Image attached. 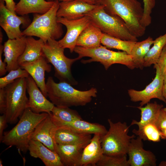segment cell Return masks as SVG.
Listing matches in <instances>:
<instances>
[{"mask_svg": "<svg viewBox=\"0 0 166 166\" xmlns=\"http://www.w3.org/2000/svg\"><path fill=\"white\" fill-rule=\"evenodd\" d=\"M48 97L56 106L70 107L83 106L91 102L93 97H96V88L86 91H80L74 88L70 84L64 82H55L49 76L46 82Z\"/></svg>", "mask_w": 166, "mask_h": 166, "instance_id": "1", "label": "cell"}, {"mask_svg": "<svg viewBox=\"0 0 166 166\" xmlns=\"http://www.w3.org/2000/svg\"><path fill=\"white\" fill-rule=\"evenodd\" d=\"M49 114L46 113H36L27 108L16 125L4 133L1 142L9 146H14L19 151L26 153L33 132Z\"/></svg>", "mask_w": 166, "mask_h": 166, "instance_id": "2", "label": "cell"}, {"mask_svg": "<svg viewBox=\"0 0 166 166\" xmlns=\"http://www.w3.org/2000/svg\"><path fill=\"white\" fill-rule=\"evenodd\" d=\"M105 11L112 15H117L125 22L131 33L136 38L142 36L146 28L140 24L144 8L137 0H97Z\"/></svg>", "mask_w": 166, "mask_h": 166, "instance_id": "3", "label": "cell"}, {"mask_svg": "<svg viewBox=\"0 0 166 166\" xmlns=\"http://www.w3.org/2000/svg\"><path fill=\"white\" fill-rule=\"evenodd\" d=\"M59 1L56 0L52 7L46 13L33 14L32 22L22 32L23 36H36L46 43L49 39L57 40L62 36V25L57 21V13Z\"/></svg>", "mask_w": 166, "mask_h": 166, "instance_id": "4", "label": "cell"}, {"mask_svg": "<svg viewBox=\"0 0 166 166\" xmlns=\"http://www.w3.org/2000/svg\"><path fill=\"white\" fill-rule=\"evenodd\" d=\"M108 122L109 129L101 139L104 154L117 156L127 155L131 140L136 135H128L129 126L125 122H114L109 119Z\"/></svg>", "mask_w": 166, "mask_h": 166, "instance_id": "5", "label": "cell"}, {"mask_svg": "<svg viewBox=\"0 0 166 166\" xmlns=\"http://www.w3.org/2000/svg\"><path fill=\"white\" fill-rule=\"evenodd\" d=\"M85 15L103 33L124 40L137 42V38L131 33L123 20L118 16L108 14L103 5L99 4Z\"/></svg>", "mask_w": 166, "mask_h": 166, "instance_id": "6", "label": "cell"}, {"mask_svg": "<svg viewBox=\"0 0 166 166\" xmlns=\"http://www.w3.org/2000/svg\"><path fill=\"white\" fill-rule=\"evenodd\" d=\"M64 49L59 45L58 41L49 39L43 47V56L48 63L54 66V76L61 82L68 83L72 85L77 84L73 77L71 71L72 65L80 59L77 57L74 58L67 57L64 53Z\"/></svg>", "mask_w": 166, "mask_h": 166, "instance_id": "7", "label": "cell"}, {"mask_svg": "<svg viewBox=\"0 0 166 166\" xmlns=\"http://www.w3.org/2000/svg\"><path fill=\"white\" fill-rule=\"evenodd\" d=\"M74 51L78 54L80 59L84 57L90 58L83 60L84 64L92 62H100L107 70L112 65L119 64L125 65L132 69L136 68L131 55L124 51H115L110 50L104 46L101 45L93 48H88L76 46Z\"/></svg>", "mask_w": 166, "mask_h": 166, "instance_id": "8", "label": "cell"}, {"mask_svg": "<svg viewBox=\"0 0 166 166\" xmlns=\"http://www.w3.org/2000/svg\"><path fill=\"white\" fill-rule=\"evenodd\" d=\"M6 98L5 114L8 123H17L27 108L26 78H20L4 88Z\"/></svg>", "mask_w": 166, "mask_h": 166, "instance_id": "9", "label": "cell"}, {"mask_svg": "<svg viewBox=\"0 0 166 166\" xmlns=\"http://www.w3.org/2000/svg\"><path fill=\"white\" fill-rule=\"evenodd\" d=\"M154 68L156 69L155 77L144 89L140 91L134 89L128 90L131 100L134 102L140 101V106L146 105L153 98L158 99L166 104V100L162 93L164 75L156 63L154 64Z\"/></svg>", "mask_w": 166, "mask_h": 166, "instance_id": "10", "label": "cell"}, {"mask_svg": "<svg viewBox=\"0 0 166 166\" xmlns=\"http://www.w3.org/2000/svg\"><path fill=\"white\" fill-rule=\"evenodd\" d=\"M57 21L64 25L67 31L64 37L58 41L59 45L65 49L68 48L71 53L74 51L76 46L77 38L84 29L90 23L87 16L78 19L68 20L62 17H57Z\"/></svg>", "mask_w": 166, "mask_h": 166, "instance_id": "11", "label": "cell"}, {"mask_svg": "<svg viewBox=\"0 0 166 166\" xmlns=\"http://www.w3.org/2000/svg\"><path fill=\"white\" fill-rule=\"evenodd\" d=\"M4 0H0V26L9 39L21 38L23 36L20 29L22 24L26 25L30 22L25 15L18 16L10 10L4 4Z\"/></svg>", "mask_w": 166, "mask_h": 166, "instance_id": "12", "label": "cell"}, {"mask_svg": "<svg viewBox=\"0 0 166 166\" xmlns=\"http://www.w3.org/2000/svg\"><path fill=\"white\" fill-rule=\"evenodd\" d=\"M142 140L138 136L131 140L127 153L130 166H156L155 156L150 151L144 149Z\"/></svg>", "mask_w": 166, "mask_h": 166, "instance_id": "13", "label": "cell"}, {"mask_svg": "<svg viewBox=\"0 0 166 166\" xmlns=\"http://www.w3.org/2000/svg\"><path fill=\"white\" fill-rule=\"evenodd\" d=\"M26 80L29 96L27 108L36 113H51L55 105L46 99L31 76L30 75Z\"/></svg>", "mask_w": 166, "mask_h": 166, "instance_id": "14", "label": "cell"}, {"mask_svg": "<svg viewBox=\"0 0 166 166\" xmlns=\"http://www.w3.org/2000/svg\"><path fill=\"white\" fill-rule=\"evenodd\" d=\"M57 13V17L68 20H75L85 16L96 8L99 4L93 5L78 0L60 2Z\"/></svg>", "mask_w": 166, "mask_h": 166, "instance_id": "15", "label": "cell"}, {"mask_svg": "<svg viewBox=\"0 0 166 166\" xmlns=\"http://www.w3.org/2000/svg\"><path fill=\"white\" fill-rule=\"evenodd\" d=\"M57 126L51 113L36 127L31 136V139L39 141L51 150L56 152L57 144L55 139Z\"/></svg>", "mask_w": 166, "mask_h": 166, "instance_id": "16", "label": "cell"}, {"mask_svg": "<svg viewBox=\"0 0 166 166\" xmlns=\"http://www.w3.org/2000/svg\"><path fill=\"white\" fill-rule=\"evenodd\" d=\"M19 66L28 72L44 95L48 97L45 74V72L49 73L51 71V66L45 57L42 56L34 61L23 63Z\"/></svg>", "mask_w": 166, "mask_h": 166, "instance_id": "17", "label": "cell"}, {"mask_svg": "<svg viewBox=\"0 0 166 166\" xmlns=\"http://www.w3.org/2000/svg\"><path fill=\"white\" fill-rule=\"evenodd\" d=\"M26 38L25 36H23L17 39H9L4 43V61L6 64L8 72L16 69L20 67L18 60L24 51L26 46Z\"/></svg>", "mask_w": 166, "mask_h": 166, "instance_id": "18", "label": "cell"}, {"mask_svg": "<svg viewBox=\"0 0 166 166\" xmlns=\"http://www.w3.org/2000/svg\"><path fill=\"white\" fill-rule=\"evenodd\" d=\"M90 140L74 144H57L56 152L63 166H80L83 150Z\"/></svg>", "mask_w": 166, "mask_h": 166, "instance_id": "19", "label": "cell"}, {"mask_svg": "<svg viewBox=\"0 0 166 166\" xmlns=\"http://www.w3.org/2000/svg\"><path fill=\"white\" fill-rule=\"evenodd\" d=\"M28 150L31 156L40 159L46 166H63L57 153L39 141L31 139Z\"/></svg>", "mask_w": 166, "mask_h": 166, "instance_id": "20", "label": "cell"}, {"mask_svg": "<svg viewBox=\"0 0 166 166\" xmlns=\"http://www.w3.org/2000/svg\"><path fill=\"white\" fill-rule=\"evenodd\" d=\"M101 136L94 134L90 142L84 148L80 166H96L104 155L101 144Z\"/></svg>", "mask_w": 166, "mask_h": 166, "instance_id": "21", "label": "cell"}, {"mask_svg": "<svg viewBox=\"0 0 166 166\" xmlns=\"http://www.w3.org/2000/svg\"><path fill=\"white\" fill-rule=\"evenodd\" d=\"M51 114L53 119L57 126H65L77 132L91 134H98L102 136L107 131L104 125L98 123L87 122L82 119L68 122H63L56 119L51 113Z\"/></svg>", "mask_w": 166, "mask_h": 166, "instance_id": "22", "label": "cell"}, {"mask_svg": "<svg viewBox=\"0 0 166 166\" xmlns=\"http://www.w3.org/2000/svg\"><path fill=\"white\" fill-rule=\"evenodd\" d=\"M54 1L46 0H20L16 5V14L24 16L30 13L43 14L53 6Z\"/></svg>", "mask_w": 166, "mask_h": 166, "instance_id": "23", "label": "cell"}, {"mask_svg": "<svg viewBox=\"0 0 166 166\" xmlns=\"http://www.w3.org/2000/svg\"><path fill=\"white\" fill-rule=\"evenodd\" d=\"M103 33L91 21L78 37L76 46L93 48L100 45Z\"/></svg>", "mask_w": 166, "mask_h": 166, "instance_id": "24", "label": "cell"}, {"mask_svg": "<svg viewBox=\"0 0 166 166\" xmlns=\"http://www.w3.org/2000/svg\"><path fill=\"white\" fill-rule=\"evenodd\" d=\"M91 135L77 132L67 127L60 126H57L56 130L55 139L58 144H74L90 140Z\"/></svg>", "mask_w": 166, "mask_h": 166, "instance_id": "25", "label": "cell"}, {"mask_svg": "<svg viewBox=\"0 0 166 166\" xmlns=\"http://www.w3.org/2000/svg\"><path fill=\"white\" fill-rule=\"evenodd\" d=\"M45 44L41 38L36 40L32 36L26 37L24 51L18 60L19 65L24 62L34 61L43 56L42 50Z\"/></svg>", "mask_w": 166, "mask_h": 166, "instance_id": "26", "label": "cell"}, {"mask_svg": "<svg viewBox=\"0 0 166 166\" xmlns=\"http://www.w3.org/2000/svg\"><path fill=\"white\" fill-rule=\"evenodd\" d=\"M164 107L163 105L158 104L156 102L148 103L144 107L137 108L141 111V117L139 121L133 120L130 126L135 124L140 129L145 125L151 123H155L160 109Z\"/></svg>", "mask_w": 166, "mask_h": 166, "instance_id": "27", "label": "cell"}, {"mask_svg": "<svg viewBox=\"0 0 166 166\" xmlns=\"http://www.w3.org/2000/svg\"><path fill=\"white\" fill-rule=\"evenodd\" d=\"M153 42V38L150 36H149L145 40L141 42H136L131 53L136 68L142 69L144 67V57Z\"/></svg>", "mask_w": 166, "mask_h": 166, "instance_id": "28", "label": "cell"}, {"mask_svg": "<svg viewBox=\"0 0 166 166\" xmlns=\"http://www.w3.org/2000/svg\"><path fill=\"white\" fill-rule=\"evenodd\" d=\"M136 42L123 40L104 33L101 40V44L107 48L121 50L130 55Z\"/></svg>", "mask_w": 166, "mask_h": 166, "instance_id": "29", "label": "cell"}, {"mask_svg": "<svg viewBox=\"0 0 166 166\" xmlns=\"http://www.w3.org/2000/svg\"><path fill=\"white\" fill-rule=\"evenodd\" d=\"M153 44V46L144 57V67H149L152 64L156 63L164 47L166 45V33L156 38L154 40Z\"/></svg>", "mask_w": 166, "mask_h": 166, "instance_id": "30", "label": "cell"}, {"mask_svg": "<svg viewBox=\"0 0 166 166\" xmlns=\"http://www.w3.org/2000/svg\"><path fill=\"white\" fill-rule=\"evenodd\" d=\"M132 132L143 140L157 142L161 139L160 130L153 123L148 124L140 129H133Z\"/></svg>", "mask_w": 166, "mask_h": 166, "instance_id": "31", "label": "cell"}, {"mask_svg": "<svg viewBox=\"0 0 166 166\" xmlns=\"http://www.w3.org/2000/svg\"><path fill=\"white\" fill-rule=\"evenodd\" d=\"M51 113L54 118L63 122H68L82 119L77 112L68 107L55 105Z\"/></svg>", "mask_w": 166, "mask_h": 166, "instance_id": "32", "label": "cell"}, {"mask_svg": "<svg viewBox=\"0 0 166 166\" xmlns=\"http://www.w3.org/2000/svg\"><path fill=\"white\" fill-rule=\"evenodd\" d=\"M96 166H130L127 155L121 156H112L104 154Z\"/></svg>", "mask_w": 166, "mask_h": 166, "instance_id": "33", "label": "cell"}, {"mask_svg": "<svg viewBox=\"0 0 166 166\" xmlns=\"http://www.w3.org/2000/svg\"><path fill=\"white\" fill-rule=\"evenodd\" d=\"M30 76L28 72L20 67L18 69L12 70L6 76L0 78V89L3 88L12 83L16 79L27 78Z\"/></svg>", "mask_w": 166, "mask_h": 166, "instance_id": "34", "label": "cell"}, {"mask_svg": "<svg viewBox=\"0 0 166 166\" xmlns=\"http://www.w3.org/2000/svg\"><path fill=\"white\" fill-rule=\"evenodd\" d=\"M144 3V13L140 21L141 25L146 28L151 23V14L156 4L155 0H143Z\"/></svg>", "mask_w": 166, "mask_h": 166, "instance_id": "35", "label": "cell"}, {"mask_svg": "<svg viewBox=\"0 0 166 166\" xmlns=\"http://www.w3.org/2000/svg\"><path fill=\"white\" fill-rule=\"evenodd\" d=\"M155 124L160 131L166 128V107L160 109Z\"/></svg>", "mask_w": 166, "mask_h": 166, "instance_id": "36", "label": "cell"}, {"mask_svg": "<svg viewBox=\"0 0 166 166\" xmlns=\"http://www.w3.org/2000/svg\"><path fill=\"white\" fill-rule=\"evenodd\" d=\"M156 64L164 75L166 73V45L164 47Z\"/></svg>", "mask_w": 166, "mask_h": 166, "instance_id": "37", "label": "cell"}, {"mask_svg": "<svg viewBox=\"0 0 166 166\" xmlns=\"http://www.w3.org/2000/svg\"><path fill=\"white\" fill-rule=\"evenodd\" d=\"M6 107V98L4 88L0 89V113L4 114Z\"/></svg>", "mask_w": 166, "mask_h": 166, "instance_id": "38", "label": "cell"}, {"mask_svg": "<svg viewBox=\"0 0 166 166\" xmlns=\"http://www.w3.org/2000/svg\"><path fill=\"white\" fill-rule=\"evenodd\" d=\"M4 46L0 44V76H2L4 75L6 72V64L3 61L2 59V54L3 52Z\"/></svg>", "mask_w": 166, "mask_h": 166, "instance_id": "39", "label": "cell"}, {"mask_svg": "<svg viewBox=\"0 0 166 166\" xmlns=\"http://www.w3.org/2000/svg\"><path fill=\"white\" fill-rule=\"evenodd\" d=\"M8 123L5 114L0 116V141L1 142L4 134V130L6 128Z\"/></svg>", "mask_w": 166, "mask_h": 166, "instance_id": "40", "label": "cell"}, {"mask_svg": "<svg viewBox=\"0 0 166 166\" xmlns=\"http://www.w3.org/2000/svg\"><path fill=\"white\" fill-rule=\"evenodd\" d=\"M6 7L13 13L17 14L15 10L16 3L14 0H4Z\"/></svg>", "mask_w": 166, "mask_h": 166, "instance_id": "41", "label": "cell"}, {"mask_svg": "<svg viewBox=\"0 0 166 166\" xmlns=\"http://www.w3.org/2000/svg\"><path fill=\"white\" fill-rule=\"evenodd\" d=\"M162 93L163 96L166 100V73L163 75V85Z\"/></svg>", "mask_w": 166, "mask_h": 166, "instance_id": "42", "label": "cell"}, {"mask_svg": "<svg viewBox=\"0 0 166 166\" xmlns=\"http://www.w3.org/2000/svg\"><path fill=\"white\" fill-rule=\"evenodd\" d=\"M71 0H59V2H62L63 1H69ZM93 5H96L98 4V0H78Z\"/></svg>", "mask_w": 166, "mask_h": 166, "instance_id": "43", "label": "cell"}, {"mask_svg": "<svg viewBox=\"0 0 166 166\" xmlns=\"http://www.w3.org/2000/svg\"><path fill=\"white\" fill-rule=\"evenodd\" d=\"M160 131L161 139H166V128L162 129Z\"/></svg>", "mask_w": 166, "mask_h": 166, "instance_id": "44", "label": "cell"}, {"mask_svg": "<svg viewBox=\"0 0 166 166\" xmlns=\"http://www.w3.org/2000/svg\"><path fill=\"white\" fill-rule=\"evenodd\" d=\"M3 36L2 34V32L1 31V29H0V44L2 43V39H3Z\"/></svg>", "mask_w": 166, "mask_h": 166, "instance_id": "45", "label": "cell"}, {"mask_svg": "<svg viewBox=\"0 0 166 166\" xmlns=\"http://www.w3.org/2000/svg\"><path fill=\"white\" fill-rule=\"evenodd\" d=\"M159 165V166H166V160L161 162Z\"/></svg>", "mask_w": 166, "mask_h": 166, "instance_id": "46", "label": "cell"}, {"mask_svg": "<svg viewBox=\"0 0 166 166\" xmlns=\"http://www.w3.org/2000/svg\"><path fill=\"white\" fill-rule=\"evenodd\" d=\"M2 163V160L0 159V166H2L3 165Z\"/></svg>", "mask_w": 166, "mask_h": 166, "instance_id": "47", "label": "cell"}, {"mask_svg": "<svg viewBox=\"0 0 166 166\" xmlns=\"http://www.w3.org/2000/svg\"><path fill=\"white\" fill-rule=\"evenodd\" d=\"M46 0L47 1H54L56 0Z\"/></svg>", "mask_w": 166, "mask_h": 166, "instance_id": "48", "label": "cell"}]
</instances>
